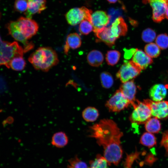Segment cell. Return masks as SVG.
Wrapping results in <instances>:
<instances>
[{"instance_id": "obj_1", "label": "cell", "mask_w": 168, "mask_h": 168, "mask_svg": "<svg viewBox=\"0 0 168 168\" xmlns=\"http://www.w3.org/2000/svg\"><path fill=\"white\" fill-rule=\"evenodd\" d=\"M89 136L95 139L104 149V157L109 165H117L122 157L121 139L123 136L116 123L109 119L100 120L90 128Z\"/></svg>"}, {"instance_id": "obj_2", "label": "cell", "mask_w": 168, "mask_h": 168, "mask_svg": "<svg viewBox=\"0 0 168 168\" xmlns=\"http://www.w3.org/2000/svg\"><path fill=\"white\" fill-rule=\"evenodd\" d=\"M28 61L35 69L46 72L59 62L56 51L49 47H40L29 57Z\"/></svg>"}, {"instance_id": "obj_3", "label": "cell", "mask_w": 168, "mask_h": 168, "mask_svg": "<svg viewBox=\"0 0 168 168\" xmlns=\"http://www.w3.org/2000/svg\"><path fill=\"white\" fill-rule=\"evenodd\" d=\"M127 30L128 26L124 20L119 17L110 25L95 34L98 40L104 42L109 46H111L114 44L117 39L126 35Z\"/></svg>"}, {"instance_id": "obj_4", "label": "cell", "mask_w": 168, "mask_h": 168, "mask_svg": "<svg viewBox=\"0 0 168 168\" xmlns=\"http://www.w3.org/2000/svg\"><path fill=\"white\" fill-rule=\"evenodd\" d=\"M23 48L16 41L2 42L0 44V66L5 65L7 68L10 60L14 57L23 56Z\"/></svg>"}, {"instance_id": "obj_5", "label": "cell", "mask_w": 168, "mask_h": 168, "mask_svg": "<svg viewBox=\"0 0 168 168\" xmlns=\"http://www.w3.org/2000/svg\"><path fill=\"white\" fill-rule=\"evenodd\" d=\"M131 105L134 110L129 117L133 124H145L152 116L150 109L143 101L136 99Z\"/></svg>"}, {"instance_id": "obj_6", "label": "cell", "mask_w": 168, "mask_h": 168, "mask_svg": "<svg viewBox=\"0 0 168 168\" xmlns=\"http://www.w3.org/2000/svg\"><path fill=\"white\" fill-rule=\"evenodd\" d=\"M142 70L132 60H126L116 73V77L123 83H124L136 77Z\"/></svg>"}, {"instance_id": "obj_7", "label": "cell", "mask_w": 168, "mask_h": 168, "mask_svg": "<svg viewBox=\"0 0 168 168\" xmlns=\"http://www.w3.org/2000/svg\"><path fill=\"white\" fill-rule=\"evenodd\" d=\"M91 10L82 7L72 8L66 13L65 17L68 23L74 26L80 23L84 19L91 22Z\"/></svg>"}, {"instance_id": "obj_8", "label": "cell", "mask_w": 168, "mask_h": 168, "mask_svg": "<svg viewBox=\"0 0 168 168\" xmlns=\"http://www.w3.org/2000/svg\"><path fill=\"white\" fill-rule=\"evenodd\" d=\"M130 104V102L119 89L106 102L105 106L110 111L117 112L124 110Z\"/></svg>"}, {"instance_id": "obj_9", "label": "cell", "mask_w": 168, "mask_h": 168, "mask_svg": "<svg viewBox=\"0 0 168 168\" xmlns=\"http://www.w3.org/2000/svg\"><path fill=\"white\" fill-rule=\"evenodd\" d=\"M16 22L21 33L28 40L35 35L38 31V25L31 19L21 17Z\"/></svg>"}, {"instance_id": "obj_10", "label": "cell", "mask_w": 168, "mask_h": 168, "mask_svg": "<svg viewBox=\"0 0 168 168\" xmlns=\"http://www.w3.org/2000/svg\"><path fill=\"white\" fill-rule=\"evenodd\" d=\"M143 101L150 109L152 115L154 117L160 119L168 117V100L155 101L146 99Z\"/></svg>"}, {"instance_id": "obj_11", "label": "cell", "mask_w": 168, "mask_h": 168, "mask_svg": "<svg viewBox=\"0 0 168 168\" xmlns=\"http://www.w3.org/2000/svg\"><path fill=\"white\" fill-rule=\"evenodd\" d=\"M7 27L9 34L15 40L23 44L24 53L28 52L34 48L33 43L29 42L21 33L16 21H10L7 25Z\"/></svg>"}, {"instance_id": "obj_12", "label": "cell", "mask_w": 168, "mask_h": 168, "mask_svg": "<svg viewBox=\"0 0 168 168\" xmlns=\"http://www.w3.org/2000/svg\"><path fill=\"white\" fill-rule=\"evenodd\" d=\"M110 22V16L104 11H97L91 14V23L95 33L106 27Z\"/></svg>"}, {"instance_id": "obj_13", "label": "cell", "mask_w": 168, "mask_h": 168, "mask_svg": "<svg viewBox=\"0 0 168 168\" xmlns=\"http://www.w3.org/2000/svg\"><path fill=\"white\" fill-rule=\"evenodd\" d=\"M152 9V19L156 22H160L166 17L167 7L164 0H147Z\"/></svg>"}, {"instance_id": "obj_14", "label": "cell", "mask_w": 168, "mask_h": 168, "mask_svg": "<svg viewBox=\"0 0 168 168\" xmlns=\"http://www.w3.org/2000/svg\"><path fill=\"white\" fill-rule=\"evenodd\" d=\"M45 0H28V7L24 14L26 17L31 19L36 13H40L46 8Z\"/></svg>"}, {"instance_id": "obj_15", "label": "cell", "mask_w": 168, "mask_h": 168, "mask_svg": "<svg viewBox=\"0 0 168 168\" xmlns=\"http://www.w3.org/2000/svg\"><path fill=\"white\" fill-rule=\"evenodd\" d=\"M132 61L142 70L145 69L153 62L152 58L145 53L137 49L133 55Z\"/></svg>"}, {"instance_id": "obj_16", "label": "cell", "mask_w": 168, "mask_h": 168, "mask_svg": "<svg viewBox=\"0 0 168 168\" xmlns=\"http://www.w3.org/2000/svg\"><path fill=\"white\" fill-rule=\"evenodd\" d=\"M119 89L130 102L131 105L135 101L137 88L133 79L123 83L121 85Z\"/></svg>"}, {"instance_id": "obj_17", "label": "cell", "mask_w": 168, "mask_h": 168, "mask_svg": "<svg viewBox=\"0 0 168 168\" xmlns=\"http://www.w3.org/2000/svg\"><path fill=\"white\" fill-rule=\"evenodd\" d=\"M167 88L166 86L161 84H156L153 86L149 91V96L153 101H162L166 97Z\"/></svg>"}, {"instance_id": "obj_18", "label": "cell", "mask_w": 168, "mask_h": 168, "mask_svg": "<svg viewBox=\"0 0 168 168\" xmlns=\"http://www.w3.org/2000/svg\"><path fill=\"white\" fill-rule=\"evenodd\" d=\"M82 43L79 35L76 33H70L66 38L65 44L64 46V52L65 54L68 53L70 48L75 49L79 48Z\"/></svg>"}, {"instance_id": "obj_19", "label": "cell", "mask_w": 168, "mask_h": 168, "mask_svg": "<svg viewBox=\"0 0 168 168\" xmlns=\"http://www.w3.org/2000/svg\"><path fill=\"white\" fill-rule=\"evenodd\" d=\"M68 138L66 133L60 131L54 133L52 136L51 143L54 146L62 148L66 146L68 143Z\"/></svg>"}, {"instance_id": "obj_20", "label": "cell", "mask_w": 168, "mask_h": 168, "mask_svg": "<svg viewBox=\"0 0 168 168\" xmlns=\"http://www.w3.org/2000/svg\"><path fill=\"white\" fill-rule=\"evenodd\" d=\"M87 59L89 64L93 67H98L103 63L104 56L100 51L94 50L88 54Z\"/></svg>"}, {"instance_id": "obj_21", "label": "cell", "mask_w": 168, "mask_h": 168, "mask_svg": "<svg viewBox=\"0 0 168 168\" xmlns=\"http://www.w3.org/2000/svg\"><path fill=\"white\" fill-rule=\"evenodd\" d=\"M99 115V112L96 108L93 107L86 108L82 112V117L84 120L87 122L95 121Z\"/></svg>"}, {"instance_id": "obj_22", "label": "cell", "mask_w": 168, "mask_h": 168, "mask_svg": "<svg viewBox=\"0 0 168 168\" xmlns=\"http://www.w3.org/2000/svg\"><path fill=\"white\" fill-rule=\"evenodd\" d=\"M145 128L147 132L158 133L161 129V124L158 119L154 117L151 118L145 124Z\"/></svg>"}, {"instance_id": "obj_23", "label": "cell", "mask_w": 168, "mask_h": 168, "mask_svg": "<svg viewBox=\"0 0 168 168\" xmlns=\"http://www.w3.org/2000/svg\"><path fill=\"white\" fill-rule=\"evenodd\" d=\"M23 56H18L13 58L10 61L7 68L16 71L23 70L26 65V62Z\"/></svg>"}, {"instance_id": "obj_24", "label": "cell", "mask_w": 168, "mask_h": 168, "mask_svg": "<svg viewBox=\"0 0 168 168\" xmlns=\"http://www.w3.org/2000/svg\"><path fill=\"white\" fill-rule=\"evenodd\" d=\"M140 142L144 146L151 148L156 145V139L152 133L148 132H145L141 136Z\"/></svg>"}, {"instance_id": "obj_25", "label": "cell", "mask_w": 168, "mask_h": 168, "mask_svg": "<svg viewBox=\"0 0 168 168\" xmlns=\"http://www.w3.org/2000/svg\"><path fill=\"white\" fill-rule=\"evenodd\" d=\"M145 53L151 58H155L158 57L160 54V48L156 44L150 43L145 47Z\"/></svg>"}, {"instance_id": "obj_26", "label": "cell", "mask_w": 168, "mask_h": 168, "mask_svg": "<svg viewBox=\"0 0 168 168\" xmlns=\"http://www.w3.org/2000/svg\"><path fill=\"white\" fill-rule=\"evenodd\" d=\"M90 165L88 168H108L109 164L104 156L98 154L95 159L90 161Z\"/></svg>"}, {"instance_id": "obj_27", "label": "cell", "mask_w": 168, "mask_h": 168, "mask_svg": "<svg viewBox=\"0 0 168 168\" xmlns=\"http://www.w3.org/2000/svg\"><path fill=\"white\" fill-rule=\"evenodd\" d=\"M120 56V52L116 50H111L107 52L106 54V60L107 64L114 66L119 61Z\"/></svg>"}, {"instance_id": "obj_28", "label": "cell", "mask_w": 168, "mask_h": 168, "mask_svg": "<svg viewBox=\"0 0 168 168\" xmlns=\"http://www.w3.org/2000/svg\"><path fill=\"white\" fill-rule=\"evenodd\" d=\"M100 80L102 86L108 89L111 87L114 82L113 79L111 74L107 72H103L100 75Z\"/></svg>"}, {"instance_id": "obj_29", "label": "cell", "mask_w": 168, "mask_h": 168, "mask_svg": "<svg viewBox=\"0 0 168 168\" xmlns=\"http://www.w3.org/2000/svg\"><path fill=\"white\" fill-rule=\"evenodd\" d=\"M79 30L82 34L87 35L93 30V27L91 22L84 19L80 23Z\"/></svg>"}, {"instance_id": "obj_30", "label": "cell", "mask_w": 168, "mask_h": 168, "mask_svg": "<svg viewBox=\"0 0 168 168\" xmlns=\"http://www.w3.org/2000/svg\"><path fill=\"white\" fill-rule=\"evenodd\" d=\"M155 32L152 29L148 28L144 30L142 34V38L143 40L147 43H151L156 38Z\"/></svg>"}, {"instance_id": "obj_31", "label": "cell", "mask_w": 168, "mask_h": 168, "mask_svg": "<svg viewBox=\"0 0 168 168\" xmlns=\"http://www.w3.org/2000/svg\"><path fill=\"white\" fill-rule=\"evenodd\" d=\"M85 162L80 159L77 156L68 160L67 168H88Z\"/></svg>"}, {"instance_id": "obj_32", "label": "cell", "mask_w": 168, "mask_h": 168, "mask_svg": "<svg viewBox=\"0 0 168 168\" xmlns=\"http://www.w3.org/2000/svg\"><path fill=\"white\" fill-rule=\"evenodd\" d=\"M140 153L136 150L134 152L127 155L124 164V168H131L133 162L138 158Z\"/></svg>"}, {"instance_id": "obj_33", "label": "cell", "mask_w": 168, "mask_h": 168, "mask_svg": "<svg viewBox=\"0 0 168 168\" xmlns=\"http://www.w3.org/2000/svg\"><path fill=\"white\" fill-rule=\"evenodd\" d=\"M156 43L160 49H167L168 47V35L166 34L159 35L156 39Z\"/></svg>"}, {"instance_id": "obj_34", "label": "cell", "mask_w": 168, "mask_h": 168, "mask_svg": "<svg viewBox=\"0 0 168 168\" xmlns=\"http://www.w3.org/2000/svg\"><path fill=\"white\" fill-rule=\"evenodd\" d=\"M28 4V0H16L14 7L19 12H25L27 10Z\"/></svg>"}, {"instance_id": "obj_35", "label": "cell", "mask_w": 168, "mask_h": 168, "mask_svg": "<svg viewBox=\"0 0 168 168\" xmlns=\"http://www.w3.org/2000/svg\"><path fill=\"white\" fill-rule=\"evenodd\" d=\"M160 145L161 147H163L164 148L166 155L168 156V130L163 133Z\"/></svg>"}, {"instance_id": "obj_36", "label": "cell", "mask_w": 168, "mask_h": 168, "mask_svg": "<svg viewBox=\"0 0 168 168\" xmlns=\"http://www.w3.org/2000/svg\"><path fill=\"white\" fill-rule=\"evenodd\" d=\"M136 50V49H132L128 50H125L124 58L126 59H129L133 55Z\"/></svg>"}, {"instance_id": "obj_37", "label": "cell", "mask_w": 168, "mask_h": 168, "mask_svg": "<svg viewBox=\"0 0 168 168\" xmlns=\"http://www.w3.org/2000/svg\"><path fill=\"white\" fill-rule=\"evenodd\" d=\"M153 159H156L155 158L152 154H149L147 156L146 160V162L148 163H152L151 161H153Z\"/></svg>"}, {"instance_id": "obj_38", "label": "cell", "mask_w": 168, "mask_h": 168, "mask_svg": "<svg viewBox=\"0 0 168 168\" xmlns=\"http://www.w3.org/2000/svg\"><path fill=\"white\" fill-rule=\"evenodd\" d=\"M118 0H107V1L110 3H114L116 2Z\"/></svg>"}, {"instance_id": "obj_39", "label": "cell", "mask_w": 168, "mask_h": 168, "mask_svg": "<svg viewBox=\"0 0 168 168\" xmlns=\"http://www.w3.org/2000/svg\"><path fill=\"white\" fill-rule=\"evenodd\" d=\"M167 7L166 12V18L168 19V4H167Z\"/></svg>"}, {"instance_id": "obj_40", "label": "cell", "mask_w": 168, "mask_h": 168, "mask_svg": "<svg viewBox=\"0 0 168 168\" xmlns=\"http://www.w3.org/2000/svg\"><path fill=\"white\" fill-rule=\"evenodd\" d=\"M1 17V13L0 12V19ZM2 42V39H1V37L0 36V44Z\"/></svg>"}]
</instances>
